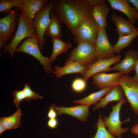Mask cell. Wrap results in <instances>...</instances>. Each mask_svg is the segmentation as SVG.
I'll return each instance as SVG.
<instances>
[{
  "mask_svg": "<svg viewBox=\"0 0 138 138\" xmlns=\"http://www.w3.org/2000/svg\"></svg>",
  "mask_w": 138,
  "mask_h": 138,
  "instance_id": "obj_39",
  "label": "cell"
},
{
  "mask_svg": "<svg viewBox=\"0 0 138 138\" xmlns=\"http://www.w3.org/2000/svg\"><path fill=\"white\" fill-rule=\"evenodd\" d=\"M121 56L117 55L106 59H99L94 63L88 66V68L83 75V78L86 81L91 76L96 73L111 71L110 66L120 61Z\"/></svg>",
  "mask_w": 138,
  "mask_h": 138,
  "instance_id": "obj_11",
  "label": "cell"
},
{
  "mask_svg": "<svg viewBox=\"0 0 138 138\" xmlns=\"http://www.w3.org/2000/svg\"><path fill=\"white\" fill-rule=\"evenodd\" d=\"M51 20L45 31L44 34L51 39L60 38L62 29L61 23L52 11L50 12Z\"/></svg>",
  "mask_w": 138,
  "mask_h": 138,
  "instance_id": "obj_21",
  "label": "cell"
},
{
  "mask_svg": "<svg viewBox=\"0 0 138 138\" xmlns=\"http://www.w3.org/2000/svg\"><path fill=\"white\" fill-rule=\"evenodd\" d=\"M18 10L15 7L10 14L0 19V38L5 44L12 40L16 32L19 22Z\"/></svg>",
  "mask_w": 138,
  "mask_h": 138,
  "instance_id": "obj_8",
  "label": "cell"
},
{
  "mask_svg": "<svg viewBox=\"0 0 138 138\" xmlns=\"http://www.w3.org/2000/svg\"><path fill=\"white\" fill-rule=\"evenodd\" d=\"M87 3L93 7L105 2L104 0H85Z\"/></svg>",
  "mask_w": 138,
  "mask_h": 138,
  "instance_id": "obj_33",
  "label": "cell"
},
{
  "mask_svg": "<svg viewBox=\"0 0 138 138\" xmlns=\"http://www.w3.org/2000/svg\"><path fill=\"white\" fill-rule=\"evenodd\" d=\"M37 36L36 29L31 22L26 19L19 13V22L15 35L11 42L4 47V53H8L11 57L14 56L15 50L20 42L24 38Z\"/></svg>",
  "mask_w": 138,
  "mask_h": 138,
  "instance_id": "obj_2",
  "label": "cell"
},
{
  "mask_svg": "<svg viewBox=\"0 0 138 138\" xmlns=\"http://www.w3.org/2000/svg\"><path fill=\"white\" fill-rule=\"evenodd\" d=\"M110 10L106 2L93 7L92 16L100 28L105 29L107 26V16Z\"/></svg>",
  "mask_w": 138,
  "mask_h": 138,
  "instance_id": "obj_20",
  "label": "cell"
},
{
  "mask_svg": "<svg viewBox=\"0 0 138 138\" xmlns=\"http://www.w3.org/2000/svg\"><path fill=\"white\" fill-rule=\"evenodd\" d=\"M95 127L97 128V132L95 136L92 138H117L111 134L106 130L100 114H99L98 119Z\"/></svg>",
  "mask_w": 138,
  "mask_h": 138,
  "instance_id": "obj_27",
  "label": "cell"
},
{
  "mask_svg": "<svg viewBox=\"0 0 138 138\" xmlns=\"http://www.w3.org/2000/svg\"><path fill=\"white\" fill-rule=\"evenodd\" d=\"M48 4L47 0H23L18 8L22 15L31 22L36 13Z\"/></svg>",
  "mask_w": 138,
  "mask_h": 138,
  "instance_id": "obj_12",
  "label": "cell"
},
{
  "mask_svg": "<svg viewBox=\"0 0 138 138\" xmlns=\"http://www.w3.org/2000/svg\"><path fill=\"white\" fill-rule=\"evenodd\" d=\"M112 87H107L97 92L91 93L87 97L81 99L73 101L74 103L89 106L95 104L111 89Z\"/></svg>",
  "mask_w": 138,
  "mask_h": 138,
  "instance_id": "obj_22",
  "label": "cell"
},
{
  "mask_svg": "<svg viewBox=\"0 0 138 138\" xmlns=\"http://www.w3.org/2000/svg\"><path fill=\"white\" fill-rule=\"evenodd\" d=\"M5 131L4 127L0 125V134L1 135L3 132Z\"/></svg>",
  "mask_w": 138,
  "mask_h": 138,
  "instance_id": "obj_38",
  "label": "cell"
},
{
  "mask_svg": "<svg viewBox=\"0 0 138 138\" xmlns=\"http://www.w3.org/2000/svg\"><path fill=\"white\" fill-rule=\"evenodd\" d=\"M37 36L28 38L19 45L15 52H21L29 54L38 60L44 67V71L47 74L53 73L54 70L51 65L49 57L43 56L39 49Z\"/></svg>",
  "mask_w": 138,
  "mask_h": 138,
  "instance_id": "obj_6",
  "label": "cell"
},
{
  "mask_svg": "<svg viewBox=\"0 0 138 138\" xmlns=\"http://www.w3.org/2000/svg\"><path fill=\"white\" fill-rule=\"evenodd\" d=\"M137 36L138 31L127 35L119 37L117 42L113 46L115 53L119 55L123 49L131 45L134 39Z\"/></svg>",
  "mask_w": 138,
  "mask_h": 138,
  "instance_id": "obj_25",
  "label": "cell"
},
{
  "mask_svg": "<svg viewBox=\"0 0 138 138\" xmlns=\"http://www.w3.org/2000/svg\"><path fill=\"white\" fill-rule=\"evenodd\" d=\"M93 7L85 0H55L52 9L61 23L74 37L79 23L92 15Z\"/></svg>",
  "mask_w": 138,
  "mask_h": 138,
  "instance_id": "obj_1",
  "label": "cell"
},
{
  "mask_svg": "<svg viewBox=\"0 0 138 138\" xmlns=\"http://www.w3.org/2000/svg\"><path fill=\"white\" fill-rule=\"evenodd\" d=\"M87 87L86 81L84 78H78L73 81L72 87L74 91L80 93L84 91Z\"/></svg>",
  "mask_w": 138,
  "mask_h": 138,
  "instance_id": "obj_29",
  "label": "cell"
},
{
  "mask_svg": "<svg viewBox=\"0 0 138 138\" xmlns=\"http://www.w3.org/2000/svg\"><path fill=\"white\" fill-rule=\"evenodd\" d=\"M68 59L84 66L90 65L98 60L94 44L88 42L78 44L70 52Z\"/></svg>",
  "mask_w": 138,
  "mask_h": 138,
  "instance_id": "obj_7",
  "label": "cell"
},
{
  "mask_svg": "<svg viewBox=\"0 0 138 138\" xmlns=\"http://www.w3.org/2000/svg\"><path fill=\"white\" fill-rule=\"evenodd\" d=\"M53 73L57 78L66 74L80 73L82 75L88 68V67L83 66L78 63L68 59L65 65L60 67L56 65L54 67Z\"/></svg>",
  "mask_w": 138,
  "mask_h": 138,
  "instance_id": "obj_17",
  "label": "cell"
},
{
  "mask_svg": "<svg viewBox=\"0 0 138 138\" xmlns=\"http://www.w3.org/2000/svg\"><path fill=\"white\" fill-rule=\"evenodd\" d=\"M6 44H5L3 40L0 38V48L1 49L2 48H4Z\"/></svg>",
  "mask_w": 138,
  "mask_h": 138,
  "instance_id": "obj_37",
  "label": "cell"
},
{
  "mask_svg": "<svg viewBox=\"0 0 138 138\" xmlns=\"http://www.w3.org/2000/svg\"><path fill=\"white\" fill-rule=\"evenodd\" d=\"M94 44L98 59H108L115 56L114 46L110 42L105 29L100 28Z\"/></svg>",
  "mask_w": 138,
  "mask_h": 138,
  "instance_id": "obj_10",
  "label": "cell"
},
{
  "mask_svg": "<svg viewBox=\"0 0 138 138\" xmlns=\"http://www.w3.org/2000/svg\"><path fill=\"white\" fill-rule=\"evenodd\" d=\"M55 0L49 2L44 8L39 11L35 14L31 21L33 27L36 29L39 48L43 50L47 41L44 37L45 30L51 19L50 12L52 10Z\"/></svg>",
  "mask_w": 138,
  "mask_h": 138,
  "instance_id": "obj_4",
  "label": "cell"
},
{
  "mask_svg": "<svg viewBox=\"0 0 138 138\" xmlns=\"http://www.w3.org/2000/svg\"><path fill=\"white\" fill-rule=\"evenodd\" d=\"M14 97V103L17 108L20 103L26 99L25 95L22 90H14L12 92Z\"/></svg>",
  "mask_w": 138,
  "mask_h": 138,
  "instance_id": "obj_30",
  "label": "cell"
},
{
  "mask_svg": "<svg viewBox=\"0 0 138 138\" xmlns=\"http://www.w3.org/2000/svg\"><path fill=\"white\" fill-rule=\"evenodd\" d=\"M52 106L57 111L58 114H68L83 122L87 121L90 114L89 106L80 105L70 107H57L54 104Z\"/></svg>",
  "mask_w": 138,
  "mask_h": 138,
  "instance_id": "obj_15",
  "label": "cell"
},
{
  "mask_svg": "<svg viewBox=\"0 0 138 138\" xmlns=\"http://www.w3.org/2000/svg\"><path fill=\"white\" fill-rule=\"evenodd\" d=\"M124 92L120 86L117 85L113 87L105 97L95 105L92 109L95 111L101 108H104L107 107L108 103L112 101L118 102L124 98Z\"/></svg>",
  "mask_w": 138,
  "mask_h": 138,
  "instance_id": "obj_19",
  "label": "cell"
},
{
  "mask_svg": "<svg viewBox=\"0 0 138 138\" xmlns=\"http://www.w3.org/2000/svg\"><path fill=\"white\" fill-rule=\"evenodd\" d=\"M24 86L23 90L26 97L25 101H27L31 99L35 100L43 98L42 97L40 96L39 93H36L32 90L28 84H25Z\"/></svg>",
  "mask_w": 138,
  "mask_h": 138,
  "instance_id": "obj_28",
  "label": "cell"
},
{
  "mask_svg": "<svg viewBox=\"0 0 138 138\" xmlns=\"http://www.w3.org/2000/svg\"><path fill=\"white\" fill-rule=\"evenodd\" d=\"M123 74L120 72L107 74L99 73L92 76L93 84L101 89L119 85L120 78Z\"/></svg>",
  "mask_w": 138,
  "mask_h": 138,
  "instance_id": "obj_14",
  "label": "cell"
},
{
  "mask_svg": "<svg viewBox=\"0 0 138 138\" xmlns=\"http://www.w3.org/2000/svg\"><path fill=\"white\" fill-rule=\"evenodd\" d=\"M131 132L135 135H138V124L134 125L131 130Z\"/></svg>",
  "mask_w": 138,
  "mask_h": 138,
  "instance_id": "obj_35",
  "label": "cell"
},
{
  "mask_svg": "<svg viewBox=\"0 0 138 138\" xmlns=\"http://www.w3.org/2000/svg\"><path fill=\"white\" fill-rule=\"evenodd\" d=\"M119 85L122 88L132 110L138 115V82L128 75L123 74L120 78Z\"/></svg>",
  "mask_w": 138,
  "mask_h": 138,
  "instance_id": "obj_9",
  "label": "cell"
},
{
  "mask_svg": "<svg viewBox=\"0 0 138 138\" xmlns=\"http://www.w3.org/2000/svg\"><path fill=\"white\" fill-rule=\"evenodd\" d=\"M138 59V51L130 49L127 50L123 59L120 62L111 67V70L118 71L123 74L128 75L134 70Z\"/></svg>",
  "mask_w": 138,
  "mask_h": 138,
  "instance_id": "obj_13",
  "label": "cell"
},
{
  "mask_svg": "<svg viewBox=\"0 0 138 138\" xmlns=\"http://www.w3.org/2000/svg\"><path fill=\"white\" fill-rule=\"evenodd\" d=\"M58 121L56 118L50 119L48 121L47 125L50 128L54 129L57 126Z\"/></svg>",
  "mask_w": 138,
  "mask_h": 138,
  "instance_id": "obj_32",
  "label": "cell"
},
{
  "mask_svg": "<svg viewBox=\"0 0 138 138\" xmlns=\"http://www.w3.org/2000/svg\"><path fill=\"white\" fill-rule=\"evenodd\" d=\"M129 3H131L136 9L138 12V0H128Z\"/></svg>",
  "mask_w": 138,
  "mask_h": 138,
  "instance_id": "obj_36",
  "label": "cell"
},
{
  "mask_svg": "<svg viewBox=\"0 0 138 138\" xmlns=\"http://www.w3.org/2000/svg\"><path fill=\"white\" fill-rule=\"evenodd\" d=\"M21 112L20 108L11 116L8 117L0 118V125L3 126L5 130L15 129L20 125V118Z\"/></svg>",
  "mask_w": 138,
  "mask_h": 138,
  "instance_id": "obj_24",
  "label": "cell"
},
{
  "mask_svg": "<svg viewBox=\"0 0 138 138\" xmlns=\"http://www.w3.org/2000/svg\"><path fill=\"white\" fill-rule=\"evenodd\" d=\"M23 0H0V12H3L7 16L13 10L14 7H18L22 2Z\"/></svg>",
  "mask_w": 138,
  "mask_h": 138,
  "instance_id": "obj_26",
  "label": "cell"
},
{
  "mask_svg": "<svg viewBox=\"0 0 138 138\" xmlns=\"http://www.w3.org/2000/svg\"><path fill=\"white\" fill-rule=\"evenodd\" d=\"M55 110L53 106L50 107L48 114V118L50 119L56 118L58 114Z\"/></svg>",
  "mask_w": 138,
  "mask_h": 138,
  "instance_id": "obj_31",
  "label": "cell"
},
{
  "mask_svg": "<svg viewBox=\"0 0 138 138\" xmlns=\"http://www.w3.org/2000/svg\"><path fill=\"white\" fill-rule=\"evenodd\" d=\"M111 8L122 12L133 25L138 19V12L135 7H131L128 0H107Z\"/></svg>",
  "mask_w": 138,
  "mask_h": 138,
  "instance_id": "obj_16",
  "label": "cell"
},
{
  "mask_svg": "<svg viewBox=\"0 0 138 138\" xmlns=\"http://www.w3.org/2000/svg\"><path fill=\"white\" fill-rule=\"evenodd\" d=\"M123 98L116 105L112 106V111L108 117L104 116L102 118L103 123L108 131L112 135L116 136L117 138H121V135L128 131V128H122L121 124L123 123L129 121V118L123 122H121L120 119V111L122 105L126 102Z\"/></svg>",
  "mask_w": 138,
  "mask_h": 138,
  "instance_id": "obj_5",
  "label": "cell"
},
{
  "mask_svg": "<svg viewBox=\"0 0 138 138\" xmlns=\"http://www.w3.org/2000/svg\"><path fill=\"white\" fill-rule=\"evenodd\" d=\"M53 44L52 51L49 57L51 64L56 57L61 53H66L72 47L70 42H66L61 40L60 38L51 39Z\"/></svg>",
  "mask_w": 138,
  "mask_h": 138,
  "instance_id": "obj_23",
  "label": "cell"
},
{
  "mask_svg": "<svg viewBox=\"0 0 138 138\" xmlns=\"http://www.w3.org/2000/svg\"><path fill=\"white\" fill-rule=\"evenodd\" d=\"M111 18L116 26V31L119 37L127 35L138 31V28L135 26L129 20L121 16L113 13Z\"/></svg>",
  "mask_w": 138,
  "mask_h": 138,
  "instance_id": "obj_18",
  "label": "cell"
},
{
  "mask_svg": "<svg viewBox=\"0 0 138 138\" xmlns=\"http://www.w3.org/2000/svg\"><path fill=\"white\" fill-rule=\"evenodd\" d=\"M134 70L135 72V76L133 77V79L138 82V59L137 61Z\"/></svg>",
  "mask_w": 138,
  "mask_h": 138,
  "instance_id": "obj_34",
  "label": "cell"
},
{
  "mask_svg": "<svg viewBox=\"0 0 138 138\" xmlns=\"http://www.w3.org/2000/svg\"><path fill=\"white\" fill-rule=\"evenodd\" d=\"M100 28L92 15L87 17L82 20L77 26L73 40L78 44L88 42L94 44Z\"/></svg>",
  "mask_w": 138,
  "mask_h": 138,
  "instance_id": "obj_3",
  "label": "cell"
}]
</instances>
